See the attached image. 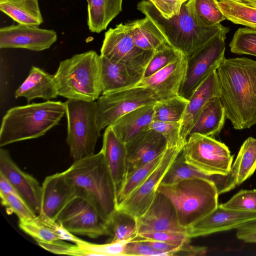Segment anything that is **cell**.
Instances as JSON below:
<instances>
[{
    "instance_id": "cell-1",
    "label": "cell",
    "mask_w": 256,
    "mask_h": 256,
    "mask_svg": "<svg viewBox=\"0 0 256 256\" xmlns=\"http://www.w3.org/2000/svg\"><path fill=\"white\" fill-rule=\"evenodd\" d=\"M216 72L226 118L237 130L256 124V61L224 58Z\"/></svg>"
},
{
    "instance_id": "cell-2",
    "label": "cell",
    "mask_w": 256,
    "mask_h": 256,
    "mask_svg": "<svg viewBox=\"0 0 256 256\" xmlns=\"http://www.w3.org/2000/svg\"><path fill=\"white\" fill-rule=\"evenodd\" d=\"M76 196L88 202L108 222L117 208V188L101 151L74 162L63 172Z\"/></svg>"
},
{
    "instance_id": "cell-3",
    "label": "cell",
    "mask_w": 256,
    "mask_h": 256,
    "mask_svg": "<svg viewBox=\"0 0 256 256\" xmlns=\"http://www.w3.org/2000/svg\"><path fill=\"white\" fill-rule=\"evenodd\" d=\"M186 2L180 14L169 19L148 0L139 2L137 8L154 22L172 46L188 57L214 38L226 36L230 29L220 24L208 28L198 26L188 12Z\"/></svg>"
},
{
    "instance_id": "cell-4",
    "label": "cell",
    "mask_w": 256,
    "mask_h": 256,
    "mask_svg": "<svg viewBox=\"0 0 256 256\" xmlns=\"http://www.w3.org/2000/svg\"><path fill=\"white\" fill-rule=\"evenodd\" d=\"M66 112L65 102L50 100L12 108L2 119L0 146L44 136Z\"/></svg>"
},
{
    "instance_id": "cell-5",
    "label": "cell",
    "mask_w": 256,
    "mask_h": 256,
    "mask_svg": "<svg viewBox=\"0 0 256 256\" xmlns=\"http://www.w3.org/2000/svg\"><path fill=\"white\" fill-rule=\"evenodd\" d=\"M54 78L58 96L96 101L102 92L100 55L92 50L62 60Z\"/></svg>"
},
{
    "instance_id": "cell-6",
    "label": "cell",
    "mask_w": 256,
    "mask_h": 256,
    "mask_svg": "<svg viewBox=\"0 0 256 256\" xmlns=\"http://www.w3.org/2000/svg\"><path fill=\"white\" fill-rule=\"evenodd\" d=\"M157 192L166 196L174 207L180 226L186 229L212 212L218 206L214 184L194 178L168 184H160Z\"/></svg>"
},
{
    "instance_id": "cell-7",
    "label": "cell",
    "mask_w": 256,
    "mask_h": 256,
    "mask_svg": "<svg viewBox=\"0 0 256 256\" xmlns=\"http://www.w3.org/2000/svg\"><path fill=\"white\" fill-rule=\"evenodd\" d=\"M65 104L66 142L74 162L94 154L101 131L96 120V102L68 100Z\"/></svg>"
},
{
    "instance_id": "cell-8",
    "label": "cell",
    "mask_w": 256,
    "mask_h": 256,
    "mask_svg": "<svg viewBox=\"0 0 256 256\" xmlns=\"http://www.w3.org/2000/svg\"><path fill=\"white\" fill-rule=\"evenodd\" d=\"M182 153L188 164L205 174L226 175L231 171L234 156L224 144L212 136L190 134Z\"/></svg>"
},
{
    "instance_id": "cell-9",
    "label": "cell",
    "mask_w": 256,
    "mask_h": 256,
    "mask_svg": "<svg viewBox=\"0 0 256 256\" xmlns=\"http://www.w3.org/2000/svg\"><path fill=\"white\" fill-rule=\"evenodd\" d=\"M159 100L148 88L135 86L102 94L96 100V120L100 130L127 113Z\"/></svg>"
},
{
    "instance_id": "cell-10",
    "label": "cell",
    "mask_w": 256,
    "mask_h": 256,
    "mask_svg": "<svg viewBox=\"0 0 256 256\" xmlns=\"http://www.w3.org/2000/svg\"><path fill=\"white\" fill-rule=\"evenodd\" d=\"M56 220L68 232L96 238L111 236L108 224L86 200L76 196L60 211Z\"/></svg>"
},
{
    "instance_id": "cell-11",
    "label": "cell",
    "mask_w": 256,
    "mask_h": 256,
    "mask_svg": "<svg viewBox=\"0 0 256 256\" xmlns=\"http://www.w3.org/2000/svg\"><path fill=\"white\" fill-rule=\"evenodd\" d=\"M226 36L212 39L187 57L185 77L179 94L188 100L200 83L224 58Z\"/></svg>"
},
{
    "instance_id": "cell-12",
    "label": "cell",
    "mask_w": 256,
    "mask_h": 256,
    "mask_svg": "<svg viewBox=\"0 0 256 256\" xmlns=\"http://www.w3.org/2000/svg\"><path fill=\"white\" fill-rule=\"evenodd\" d=\"M183 148H168L154 172L128 197L118 204L117 208L136 218L142 216L153 202L163 178Z\"/></svg>"
},
{
    "instance_id": "cell-13",
    "label": "cell",
    "mask_w": 256,
    "mask_h": 256,
    "mask_svg": "<svg viewBox=\"0 0 256 256\" xmlns=\"http://www.w3.org/2000/svg\"><path fill=\"white\" fill-rule=\"evenodd\" d=\"M154 52L136 45L128 22L118 24L105 33L100 55L112 61L146 67Z\"/></svg>"
},
{
    "instance_id": "cell-14",
    "label": "cell",
    "mask_w": 256,
    "mask_h": 256,
    "mask_svg": "<svg viewBox=\"0 0 256 256\" xmlns=\"http://www.w3.org/2000/svg\"><path fill=\"white\" fill-rule=\"evenodd\" d=\"M57 40L52 30L20 24L0 29V48H18L40 52L49 48Z\"/></svg>"
},
{
    "instance_id": "cell-15",
    "label": "cell",
    "mask_w": 256,
    "mask_h": 256,
    "mask_svg": "<svg viewBox=\"0 0 256 256\" xmlns=\"http://www.w3.org/2000/svg\"><path fill=\"white\" fill-rule=\"evenodd\" d=\"M0 173L10 181L34 212L40 214L42 186L34 177L22 171L13 161L8 151L2 148L0 149Z\"/></svg>"
},
{
    "instance_id": "cell-16",
    "label": "cell",
    "mask_w": 256,
    "mask_h": 256,
    "mask_svg": "<svg viewBox=\"0 0 256 256\" xmlns=\"http://www.w3.org/2000/svg\"><path fill=\"white\" fill-rule=\"evenodd\" d=\"M256 220V212L226 208L218 204L212 212L186 228V232L192 238L237 228Z\"/></svg>"
},
{
    "instance_id": "cell-17",
    "label": "cell",
    "mask_w": 256,
    "mask_h": 256,
    "mask_svg": "<svg viewBox=\"0 0 256 256\" xmlns=\"http://www.w3.org/2000/svg\"><path fill=\"white\" fill-rule=\"evenodd\" d=\"M138 234L158 232H182L174 206L162 194L157 192L146 210L137 218Z\"/></svg>"
},
{
    "instance_id": "cell-18",
    "label": "cell",
    "mask_w": 256,
    "mask_h": 256,
    "mask_svg": "<svg viewBox=\"0 0 256 256\" xmlns=\"http://www.w3.org/2000/svg\"><path fill=\"white\" fill-rule=\"evenodd\" d=\"M128 174L150 162L168 148L165 138L160 132L146 128L126 144Z\"/></svg>"
},
{
    "instance_id": "cell-19",
    "label": "cell",
    "mask_w": 256,
    "mask_h": 256,
    "mask_svg": "<svg viewBox=\"0 0 256 256\" xmlns=\"http://www.w3.org/2000/svg\"><path fill=\"white\" fill-rule=\"evenodd\" d=\"M187 65L184 54L153 74L143 78L136 86L150 88L159 100L178 95Z\"/></svg>"
},
{
    "instance_id": "cell-20",
    "label": "cell",
    "mask_w": 256,
    "mask_h": 256,
    "mask_svg": "<svg viewBox=\"0 0 256 256\" xmlns=\"http://www.w3.org/2000/svg\"><path fill=\"white\" fill-rule=\"evenodd\" d=\"M40 214L52 220L76 196L74 186L64 172L46 176L42 184Z\"/></svg>"
},
{
    "instance_id": "cell-21",
    "label": "cell",
    "mask_w": 256,
    "mask_h": 256,
    "mask_svg": "<svg viewBox=\"0 0 256 256\" xmlns=\"http://www.w3.org/2000/svg\"><path fill=\"white\" fill-rule=\"evenodd\" d=\"M100 57L102 94L135 86L144 78V66Z\"/></svg>"
},
{
    "instance_id": "cell-22",
    "label": "cell",
    "mask_w": 256,
    "mask_h": 256,
    "mask_svg": "<svg viewBox=\"0 0 256 256\" xmlns=\"http://www.w3.org/2000/svg\"><path fill=\"white\" fill-rule=\"evenodd\" d=\"M220 97L216 70L212 71L197 87L189 98L181 123L180 136L186 142L190 131L200 111L211 98Z\"/></svg>"
},
{
    "instance_id": "cell-23",
    "label": "cell",
    "mask_w": 256,
    "mask_h": 256,
    "mask_svg": "<svg viewBox=\"0 0 256 256\" xmlns=\"http://www.w3.org/2000/svg\"><path fill=\"white\" fill-rule=\"evenodd\" d=\"M194 178H201L212 182L216 185L218 194L226 192L236 186L232 171L226 175H208L188 164L181 153L178 156L163 178L160 184H172L178 181Z\"/></svg>"
},
{
    "instance_id": "cell-24",
    "label": "cell",
    "mask_w": 256,
    "mask_h": 256,
    "mask_svg": "<svg viewBox=\"0 0 256 256\" xmlns=\"http://www.w3.org/2000/svg\"><path fill=\"white\" fill-rule=\"evenodd\" d=\"M100 151L118 190L128 173L127 151L110 126L104 131Z\"/></svg>"
},
{
    "instance_id": "cell-25",
    "label": "cell",
    "mask_w": 256,
    "mask_h": 256,
    "mask_svg": "<svg viewBox=\"0 0 256 256\" xmlns=\"http://www.w3.org/2000/svg\"><path fill=\"white\" fill-rule=\"evenodd\" d=\"M20 228L38 243H51L59 240L76 244L81 240L66 230L57 220L40 214L35 217L19 220Z\"/></svg>"
},
{
    "instance_id": "cell-26",
    "label": "cell",
    "mask_w": 256,
    "mask_h": 256,
    "mask_svg": "<svg viewBox=\"0 0 256 256\" xmlns=\"http://www.w3.org/2000/svg\"><path fill=\"white\" fill-rule=\"evenodd\" d=\"M58 96L54 74L34 66H32L28 76L14 93L15 98H24L28 103L38 98L50 100Z\"/></svg>"
},
{
    "instance_id": "cell-27",
    "label": "cell",
    "mask_w": 256,
    "mask_h": 256,
    "mask_svg": "<svg viewBox=\"0 0 256 256\" xmlns=\"http://www.w3.org/2000/svg\"><path fill=\"white\" fill-rule=\"evenodd\" d=\"M154 104L142 106L131 111L110 126L118 137L126 144L140 131L148 128L153 120Z\"/></svg>"
},
{
    "instance_id": "cell-28",
    "label": "cell",
    "mask_w": 256,
    "mask_h": 256,
    "mask_svg": "<svg viewBox=\"0 0 256 256\" xmlns=\"http://www.w3.org/2000/svg\"><path fill=\"white\" fill-rule=\"evenodd\" d=\"M226 113L220 97L210 100L204 106L188 136L192 134L212 136L220 133L225 122Z\"/></svg>"
},
{
    "instance_id": "cell-29",
    "label": "cell",
    "mask_w": 256,
    "mask_h": 256,
    "mask_svg": "<svg viewBox=\"0 0 256 256\" xmlns=\"http://www.w3.org/2000/svg\"><path fill=\"white\" fill-rule=\"evenodd\" d=\"M132 37L139 48L153 52L171 46L154 22L148 17L128 22Z\"/></svg>"
},
{
    "instance_id": "cell-30",
    "label": "cell",
    "mask_w": 256,
    "mask_h": 256,
    "mask_svg": "<svg viewBox=\"0 0 256 256\" xmlns=\"http://www.w3.org/2000/svg\"><path fill=\"white\" fill-rule=\"evenodd\" d=\"M122 0H91L88 4L87 24L92 32L106 30L122 10Z\"/></svg>"
},
{
    "instance_id": "cell-31",
    "label": "cell",
    "mask_w": 256,
    "mask_h": 256,
    "mask_svg": "<svg viewBox=\"0 0 256 256\" xmlns=\"http://www.w3.org/2000/svg\"><path fill=\"white\" fill-rule=\"evenodd\" d=\"M0 10L20 24L39 26L43 22L38 0H0Z\"/></svg>"
},
{
    "instance_id": "cell-32",
    "label": "cell",
    "mask_w": 256,
    "mask_h": 256,
    "mask_svg": "<svg viewBox=\"0 0 256 256\" xmlns=\"http://www.w3.org/2000/svg\"><path fill=\"white\" fill-rule=\"evenodd\" d=\"M226 19L256 29V0H218Z\"/></svg>"
},
{
    "instance_id": "cell-33",
    "label": "cell",
    "mask_w": 256,
    "mask_h": 256,
    "mask_svg": "<svg viewBox=\"0 0 256 256\" xmlns=\"http://www.w3.org/2000/svg\"><path fill=\"white\" fill-rule=\"evenodd\" d=\"M186 6L188 12L199 26L211 27L226 20L218 0H188Z\"/></svg>"
},
{
    "instance_id": "cell-34",
    "label": "cell",
    "mask_w": 256,
    "mask_h": 256,
    "mask_svg": "<svg viewBox=\"0 0 256 256\" xmlns=\"http://www.w3.org/2000/svg\"><path fill=\"white\" fill-rule=\"evenodd\" d=\"M231 170L236 186L254 174L256 170V138L250 137L244 142Z\"/></svg>"
},
{
    "instance_id": "cell-35",
    "label": "cell",
    "mask_w": 256,
    "mask_h": 256,
    "mask_svg": "<svg viewBox=\"0 0 256 256\" xmlns=\"http://www.w3.org/2000/svg\"><path fill=\"white\" fill-rule=\"evenodd\" d=\"M108 226L112 237L110 242L130 241L138 236L137 218L118 208L112 214Z\"/></svg>"
},
{
    "instance_id": "cell-36",
    "label": "cell",
    "mask_w": 256,
    "mask_h": 256,
    "mask_svg": "<svg viewBox=\"0 0 256 256\" xmlns=\"http://www.w3.org/2000/svg\"><path fill=\"white\" fill-rule=\"evenodd\" d=\"M188 102L180 94L158 100L154 104L153 120L182 122Z\"/></svg>"
},
{
    "instance_id": "cell-37",
    "label": "cell",
    "mask_w": 256,
    "mask_h": 256,
    "mask_svg": "<svg viewBox=\"0 0 256 256\" xmlns=\"http://www.w3.org/2000/svg\"><path fill=\"white\" fill-rule=\"evenodd\" d=\"M164 152L147 164L128 174L117 192L118 204L128 197L150 176L161 162Z\"/></svg>"
},
{
    "instance_id": "cell-38",
    "label": "cell",
    "mask_w": 256,
    "mask_h": 256,
    "mask_svg": "<svg viewBox=\"0 0 256 256\" xmlns=\"http://www.w3.org/2000/svg\"><path fill=\"white\" fill-rule=\"evenodd\" d=\"M232 52L256 56V29L238 28L230 44Z\"/></svg>"
},
{
    "instance_id": "cell-39",
    "label": "cell",
    "mask_w": 256,
    "mask_h": 256,
    "mask_svg": "<svg viewBox=\"0 0 256 256\" xmlns=\"http://www.w3.org/2000/svg\"><path fill=\"white\" fill-rule=\"evenodd\" d=\"M128 241L110 242L106 244H95L81 240L76 244L80 248L84 256H124L126 244Z\"/></svg>"
},
{
    "instance_id": "cell-40",
    "label": "cell",
    "mask_w": 256,
    "mask_h": 256,
    "mask_svg": "<svg viewBox=\"0 0 256 256\" xmlns=\"http://www.w3.org/2000/svg\"><path fill=\"white\" fill-rule=\"evenodd\" d=\"M182 54L172 46L154 52L146 66L144 78L153 74L176 60Z\"/></svg>"
},
{
    "instance_id": "cell-41",
    "label": "cell",
    "mask_w": 256,
    "mask_h": 256,
    "mask_svg": "<svg viewBox=\"0 0 256 256\" xmlns=\"http://www.w3.org/2000/svg\"><path fill=\"white\" fill-rule=\"evenodd\" d=\"M181 123L152 120L148 128L160 132L165 138L168 148L184 146L186 142L180 136Z\"/></svg>"
},
{
    "instance_id": "cell-42",
    "label": "cell",
    "mask_w": 256,
    "mask_h": 256,
    "mask_svg": "<svg viewBox=\"0 0 256 256\" xmlns=\"http://www.w3.org/2000/svg\"><path fill=\"white\" fill-rule=\"evenodd\" d=\"M0 197L1 203L7 212L15 214L19 220L32 218L36 216L18 194H0Z\"/></svg>"
},
{
    "instance_id": "cell-43",
    "label": "cell",
    "mask_w": 256,
    "mask_h": 256,
    "mask_svg": "<svg viewBox=\"0 0 256 256\" xmlns=\"http://www.w3.org/2000/svg\"><path fill=\"white\" fill-rule=\"evenodd\" d=\"M220 206L226 208L256 212V190H240Z\"/></svg>"
},
{
    "instance_id": "cell-44",
    "label": "cell",
    "mask_w": 256,
    "mask_h": 256,
    "mask_svg": "<svg viewBox=\"0 0 256 256\" xmlns=\"http://www.w3.org/2000/svg\"><path fill=\"white\" fill-rule=\"evenodd\" d=\"M142 238L162 242L182 248L189 244L190 238L186 232H158L142 233L138 234Z\"/></svg>"
},
{
    "instance_id": "cell-45",
    "label": "cell",
    "mask_w": 256,
    "mask_h": 256,
    "mask_svg": "<svg viewBox=\"0 0 256 256\" xmlns=\"http://www.w3.org/2000/svg\"><path fill=\"white\" fill-rule=\"evenodd\" d=\"M124 256H167L163 252L154 249L142 238L138 237L136 238L128 241L125 245Z\"/></svg>"
},
{
    "instance_id": "cell-46",
    "label": "cell",
    "mask_w": 256,
    "mask_h": 256,
    "mask_svg": "<svg viewBox=\"0 0 256 256\" xmlns=\"http://www.w3.org/2000/svg\"><path fill=\"white\" fill-rule=\"evenodd\" d=\"M45 250L56 254L72 256H83L82 252L77 244H70L64 240H59L51 243H38Z\"/></svg>"
},
{
    "instance_id": "cell-47",
    "label": "cell",
    "mask_w": 256,
    "mask_h": 256,
    "mask_svg": "<svg viewBox=\"0 0 256 256\" xmlns=\"http://www.w3.org/2000/svg\"><path fill=\"white\" fill-rule=\"evenodd\" d=\"M236 236L245 242L256 243V220L238 228Z\"/></svg>"
},
{
    "instance_id": "cell-48",
    "label": "cell",
    "mask_w": 256,
    "mask_h": 256,
    "mask_svg": "<svg viewBox=\"0 0 256 256\" xmlns=\"http://www.w3.org/2000/svg\"><path fill=\"white\" fill-rule=\"evenodd\" d=\"M142 238L154 249L164 252L167 254V256L177 255L178 252L180 251L181 248L160 241L144 238Z\"/></svg>"
},
{
    "instance_id": "cell-49",
    "label": "cell",
    "mask_w": 256,
    "mask_h": 256,
    "mask_svg": "<svg viewBox=\"0 0 256 256\" xmlns=\"http://www.w3.org/2000/svg\"><path fill=\"white\" fill-rule=\"evenodd\" d=\"M206 251V246H192L189 243L182 246L177 255L202 256L205 254Z\"/></svg>"
},
{
    "instance_id": "cell-50",
    "label": "cell",
    "mask_w": 256,
    "mask_h": 256,
    "mask_svg": "<svg viewBox=\"0 0 256 256\" xmlns=\"http://www.w3.org/2000/svg\"><path fill=\"white\" fill-rule=\"evenodd\" d=\"M166 18L169 19L173 16L170 7L165 0H148Z\"/></svg>"
},
{
    "instance_id": "cell-51",
    "label": "cell",
    "mask_w": 256,
    "mask_h": 256,
    "mask_svg": "<svg viewBox=\"0 0 256 256\" xmlns=\"http://www.w3.org/2000/svg\"><path fill=\"white\" fill-rule=\"evenodd\" d=\"M18 194L16 189L6 178L2 174L0 173V194Z\"/></svg>"
},
{
    "instance_id": "cell-52",
    "label": "cell",
    "mask_w": 256,
    "mask_h": 256,
    "mask_svg": "<svg viewBox=\"0 0 256 256\" xmlns=\"http://www.w3.org/2000/svg\"><path fill=\"white\" fill-rule=\"evenodd\" d=\"M170 8L173 16L180 14L182 4L188 0H165Z\"/></svg>"
},
{
    "instance_id": "cell-53",
    "label": "cell",
    "mask_w": 256,
    "mask_h": 256,
    "mask_svg": "<svg viewBox=\"0 0 256 256\" xmlns=\"http://www.w3.org/2000/svg\"><path fill=\"white\" fill-rule=\"evenodd\" d=\"M88 4H90L91 2V0H86Z\"/></svg>"
}]
</instances>
